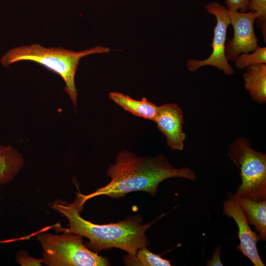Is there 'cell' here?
<instances>
[{
    "mask_svg": "<svg viewBox=\"0 0 266 266\" xmlns=\"http://www.w3.org/2000/svg\"><path fill=\"white\" fill-rule=\"evenodd\" d=\"M17 262L21 266H40L42 259L37 260L31 257L26 253H19L17 256Z\"/></svg>",
    "mask_w": 266,
    "mask_h": 266,
    "instance_id": "18",
    "label": "cell"
},
{
    "mask_svg": "<svg viewBox=\"0 0 266 266\" xmlns=\"http://www.w3.org/2000/svg\"><path fill=\"white\" fill-rule=\"evenodd\" d=\"M228 155L240 171L235 197L266 200V154L253 149L247 138L239 137L229 146Z\"/></svg>",
    "mask_w": 266,
    "mask_h": 266,
    "instance_id": "4",
    "label": "cell"
},
{
    "mask_svg": "<svg viewBox=\"0 0 266 266\" xmlns=\"http://www.w3.org/2000/svg\"><path fill=\"white\" fill-rule=\"evenodd\" d=\"M241 54L235 60V67L239 69L249 66L266 63V48L258 46L254 51Z\"/></svg>",
    "mask_w": 266,
    "mask_h": 266,
    "instance_id": "15",
    "label": "cell"
},
{
    "mask_svg": "<svg viewBox=\"0 0 266 266\" xmlns=\"http://www.w3.org/2000/svg\"><path fill=\"white\" fill-rule=\"evenodd\" d=\"M228 198L223 203V213L232 218L238 227L239 244L236 249L247 257L255 266H264L259 254L257 244L259 235L251 229L245 212L233 194L228 193Z\"/></svg>",
    "mask_w": 266,
    "mask_h": 266,
    "instance_id": "8",
    "label": "cell"
},
{
    "mask_svg": "<svg viewBox=\"0 0 266 266\" xmlns=\"http://www.w3.org/2000/svg\"><path fill=\"white\" fill-rule=\"evenodd\" d=\"M21 155L10 146L0 145V184L11 181L22 166Z\"/></svg>",
    "mask_w": 266,
    "mask_h": 266,
    "instance_id": "13",
    "label": "cell"
},
{
    "mask_svg": "<svg viewBox=\"0 0 266 266\" xmlns=\"http://www.w3.org/2000/svg\"><path fill=\"white\" fill-rule=\"evenodd\" d=\"M154 122L165 136L167 145L171 149H183L186 136L183 131V111L178 104L166 103L158 106Z\"/></svg>",
    "mask_w": 266,
    "mask_h": 266,
    "instance_id": "9",
    "label": "cell"
},
{
    "mask_svg": "<svg viewBox=\"0 0 266 266\" xmlns=\"http://www.w3.org/2000/svg\"><path fill=\"white\" fill-rule=\"evenodd\" d=\"M221 252V247L218 246L212 253V256L210 260L206 262V266H221L223 265L221 261L220 254Z\"/></svg>",
    "mask_w": 266,
    "mask_h": 266,
    "instance_id": "19",
    "label": "cell"
},
{
    "mask_svg": "<svg viewBox=\"0 0 266 266\" xmlns=\"http://www.w3.org/2000/svg\"><path fill=\"white\" fill-rule=\"evenodd\" d=\"M37 240L43 249L42 263L49 266H106V257L90 250L82 236L75 233H41Z\"/></svg>",
    "mask_w": 266,
    "mask_h": 266,
    "instance_id": "5",
    "label": "cell"
},
{
    "mask_svg": "<svg viewBox=\"0 0 266 266\" xmlns=\"http://www.w3.org/2000/svg\"><path fill=\"white\" fill-rule=\"evenodd\" d=\"M107 175L110 181L87 195L78 194L79 204L83 207L88 200L100 195L120 198L134 191L146 192L154 197L159 184L170 178H182L193 181L195 173L190 168L174 167L163 155L139 157L128 150L117 156L115 164L110 165Z\"/></svg>",
    "mask_w": 266,
    "mask_h": 266,
    "instance_id": "1",
    "label": "cell"
},
{
    "mask_svg": "<svg viewBox=\"0 0 266 266\" xmlns=\"http://www.w3.org/2000/svg\"><path fill=\"white\" fill-rule=\"evenodd\" d=\"M250 0H226L228 10H233L240 12H246L248 10V4Z\"/></svg>",
    "mask_w": 266,
    "mask_h": 266,
    "instance_id": "17",
    "label": "cell"
},
{
    "mask_svg": "<svg viewBox=\"0 0 266 266\" xmlns=\"http://www.w3.org/2000/svg\"><path fill=\"white\" fill-rule=\"evenodd\" d=\"M52 208L66 217L68 221L67 228L59 225L53 226L56 232L70 233L87 237L86 246L96 251L112 248H118L134 255L137 250L146 247L148 241L146 231L163 215L155 220L142 224L141 216L129 217L116 223L99 225L83 219L79 214L82 207L76 198L72 203L56 200Z\"/></svg>",
    "mask_w": 266,
    "mask_h": 266,
    "instance_id": "2",
    "label": "cell"
},
{
    "mask_svg": "<svg viewBox=\"0 0 266 266\" xmlns=\"http://www.w3.org/2000/svg\"><path fill=\"white\" fill-rule=\"evenodd\" d=\"M125 265L133 266H171L170 261L149 251L146 247L137 250L134 255L129 254L124 258Z\"/></svg>",
    "mask_w": 266,
    "mask_h": 266,
    "instance_id": "14",
    "label": "cell"
},
{
    "mask_svg": "<svg viewBox=\"0 0 266 266\" xmlns=\"http://www.w3.org/2000/svg\"><path fill=\"white\" fill-rule=\"evenodd\" d=\"M248 10L256 11L259 14L256 20L259 28H262L265 42L266 37V0H250Z\"/></svg>",
    "mask_w": 266,
    "mask_h": 266,
    "instance_id": "16",
    "label": "cell"
},
{
    "mask_svg": "<svg viewBox=\"0 0 266 266\" xmlns=\"http://www.w3.org/2000/svg\"><path fill=\"white\" fill-rule=\"evenodd\" d=\"M230 25L233 30V38L226 43L225 54L228 60L235 61L242 53L251 52L258 46L254 32L257 12L228 10Z\"/></svg>",
    "mask_w": 266,
    "mask_h": 266,
    "instance_id": "7",
    "label": "cell"
},
{
    "mask_svg": "<svg viewBox=\"0 0 266 266\" xmlns=\"http://www.w3.org/2000/svg\"><path fill=\"white\" fill-rule=\"evenodd\" d=\"M205 8L209 14L214 15L216 19L212 42V51L204 60H188L187 63L188 69L190 71L194 72L202 66H210L222 70L226 75H232L234 71L225 54L227 30L230 25L228 10L215 1L206 4Z\"/></svg>",
    "mask_w": 266,
    "mask_h": 266,
    "instance_id": "6",
    "label": "cell"
},
{
    "mask_svg": "<svg viewBox=\"0 0 266 266\" xmlns=\"http://www.w3.org/2000/svg\"><path fill=\"white\" fill-rule=\"evenodd\" d=\"M242 207L249 224L253 225L260 240H266V200L255 201L248 198L237 199Z\"/></svg>",
    "mask_w": 266,
    "mask_h": 266,
    "instance_id": "12",
    "label": "cell"
},
{
    "mask_svg": "<svg viewBox=\"0 0 266 266\" xmlns=\"http://www.w3.org/2000/svg\"><path fill=\"white\" fill-rule=\"evenodd\" d=\"M109 98L125 110L135 116L154 121L157 116L158 106L146 98L136 100L129 95L117 92H111Z\"/></svg>",
    "mask_w": 266,
    "mask_h": 266,
    "instance_id": "10",
    "label": "cell"
},
{
    "mask_svg": "<svg viewBox=\"0 0 266 266\" xmlns=\"http://www.w3.org/2000/svg\"><path fill=\"white\" fill-rule=\"evenodd\" d=\"M246 68L243 75L245 89L253 100L264 104L266 102V65L256 64Z\"/></svg>",
    "mask_w": 266,
    "mask_h": 266,
    "instance_id": "11",
    "label": "cell"
},
{
    "mask_svg": "<svg viewBox=\"0 0 266 266\" xmlns=\"http://www.w3.org/2000/svg\"><path fill=\"white\" fill-rule=\"evenodd\" d=\"M110 51L109 48L101 46L74 51L61 47L47 48L39 44H33L9 50L1 57L0 61L6 67L18 62H33L58 74L64 80L65 90L76 107L78 93L75 84V76L80 59L90 55L108 53Z\"/></svg>",
    "mask_w": 266,
    "mask_h": 266,
    "instance_id": "3",
    "label": "cell"
}]
</instances>
